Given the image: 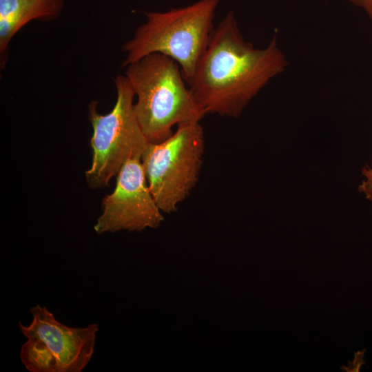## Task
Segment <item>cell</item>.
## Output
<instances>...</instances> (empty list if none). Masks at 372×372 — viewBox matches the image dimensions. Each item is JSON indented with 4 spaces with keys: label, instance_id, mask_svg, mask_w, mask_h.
I'll return each instance as SVG.
<instances>
[{
    "label": "cell",
    "instance_id": "cell-1",
    "mask_svg": "<svg viewBox=\"0 0 372 372\" xmlns=\"http://www.w3.org/2000/svg\"><path fill=\"white\" fill-rule=\"evenodd\" d=\"M287 65L274 36L264 48H255L227 12L211 34L192 77L187 81L206 113L237 117L250 101Z\"/></svg>",
    "mask_w": 372,
    "mask_h": 372
},
{
    "label": "cell",
    "instance_id": "cell-2",
    "mask_svg": "<svg viewBox=\"0 0 372 372\" xmlns=\"http://www.w3.org/2000/svg\"><path fill=\"white\" fill-rule=\"evenodd\" d=\"M126 67L125 76L137 98L134 112L149 142H161L172 134L174 125L200 122L207 114L172 58L152 53Z\"/></svg>",
    "mask_w": 372,
    "mask_h": 372
},
{
    "label": "cell",
    "instance_id": "cell-3",
    "mask_svg": "<svg viewBox=\"0 0 372 372\" xmlns=\"http://www.w3.org/2000/svg\"><path fill=\"white\" fill-rule=\"evenodd\" d=\"M221 0H198L166 12H145L146 21L123 46L126 67L146 55L161 53L180 66L185 81L193 76L214 31V18Z\"/></svg>",
    "mask_w": 372,
    "mask_h": 372
},
{
    "label": "cell",
    "instance_id": "cell-4",
    "mask_svg": "<svg viewBox=\"0 0 372 372\" xmlns=\"http://www.w3.org/2000/svg\"><path fill=\"white\" fill-rule=\"evenodd\" d=\"M116 101L106 114L98 112V101L88 107L93 133L90 138L92 157L85 179L93 189L108 186L130 159H141L148 143L134 109V92L125 75L114 79Z\"/></svg>",
    "mask_w": 372,
    "mask_h": 372
},
{
    "label": "cell",
    "instance_id": "cell-5",
    "mask_svg": "<svg viewBox=\"0 0 372 372\" xmlns=\"http://www.w3.org/2000/svg\"><path fill=\"white\" fill-rule=\"evenodd\" d=\"M205 141L199 122L179 124L166 139L149 143L141 161L156 204L165 213L176 210L198 181Z\"/></svg>",
    "mask_w": 372,
    "mask_h": 372
},
{
    "label": "cell",
    "instance_id": "cell-6",
    "mask_svg": "<svg viewBox=\"0 0 372 372\" xmlns=\"http://www.w3.org/2000/svg\"><path fill=\"white\" fill-rule=\"evenodd\" d=\"M30 311L32 322L19 323L27 338L20 351L25 368L30 372H81L94 354L98 324L70 327L39 304Z\"/></svg>",
    "mask_w": 372,
    "mask_h": 372
},
{
    "label": "cell",
    "instance_id": "cell-7",
    "mask_svg": "<svg viewBox=\"0 0 372 372\" xmlns=\"http://www.w3.org/2000/svg\"><path fill=\"white\" fill-rule=\"evenodd\" d=\"M103 211L94 226L99 234L156 228L163 220L149 189L141 159L128 160L116 175L114 191L102 200Z\"/></svg>",
    "mask_w": 372,
    "mask_h": 372
},
{
    "label": "cell",
    "instance_id": "cell-8",
    "mask_svg": "<svg viewBox=\"0 0 372 372\" xmlns=\"http://www.w3.org/2000/svg\"><path fill=\"white\" fill-rule=\"evenodd\" d=\"M65 0H0L1 65L12 38L24 25L34 20L52 21L62 12Z\"/></svg>",
    "mask_w": 372,
    "mask_h": 372
},
{
    "label": "cell",
    "instance_id": "cell-9",
    "mask_svg": "<svg viewBox=\"0 0 372 372\" xmlns=\"http://www.w3.org/2000/svg\"><path fill=\"white\" fill-rule=\"evenodd\" d=\"M362 174L366 179L359 187V191L365 194L366 198L372 199V167H364Z\"/></svg>",
    "mask_w": 372,
    "mask_h": 372
},
{
    "label": "cell",
    "instance_id": "cell-10",
    "mask_svg": "<svg viewBox=\"0 0 372 372\" xmlns=\"http://www.w3.org/2000/svg\"><path fill=\"white\" fill-rule=\"evenodd\" d=\"M352 3L362 8L372 20V0H350Z\"/></svg>",
    "mask_w": 372,
    "mask_h": 372
}]
</instances>
